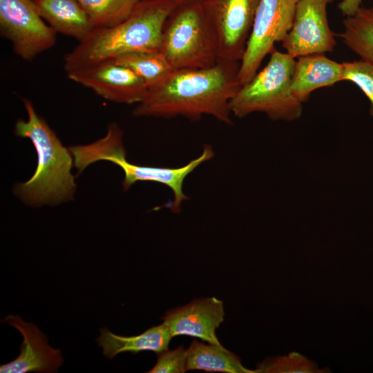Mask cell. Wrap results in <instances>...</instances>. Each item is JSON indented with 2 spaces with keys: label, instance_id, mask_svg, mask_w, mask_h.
<instances>
[{
  "label": "cell",
  "instance_id": "ba28073f",
  "mask_svg": "<svg viewBox=\"0 0 373 373\" xmlns=\"http://www.w3.org/2000/svg\"><path fill=\"white\" fill-rule=\"evenodd\" d=\"M0 32L13 52L28 61L52 48L57 33L45 23L32 0H0Z\"/></svg>",
  "mask_w": 373,
  "mask_h": 373
},
{
  "label": "cell",
  "instance_id": "277c9868",
  "mask_svg": "<svg viewBox=\"0 0 373 373\" xmlns=\"http://www.w3.org/2000/svg\"><path fill=\"white\" fill-rule=\"evenodd\" d=\"M122 137V130L113 122L108 124L103 137L89 144L70 146L68 149L73 157L74 166L78 173H82L96 162L109 161L122 169L124 173L122 187L124 191L139 181L164 184L171 189L173 194V200L167 207L175 213H179L182 202L188 199L183 191L184 180L201 164L213 157L212 147L206 145L199 157L181 167L142 166L128 161Z\"/></svg>",
  "mask_w": 373,
  "mask_h": 373
},
{
  "label": "cell",
  "instance_id": "7402d4cb",
  "mask_svg": "<svg viewBox=\"0 0 373 373\" xmlns=\"http://www.w3.org/2000/svg\"><path fill=\"white\" fill-rule=\"evenodd\" d=\"M316 365L297 353L266 359L255 372H320Z\"/></svg>",
  "mask_w": 373,
  "mask_h": 373
},
{
  "label": "cell",
  "instance_id": "e0dca14e",
  "mask_svg": "<svg viewBox=\"0 0 373 373\" xmlns=\"http://www.w3.org/2000/svg\"><path fill=\"white\" fill-rule=\"evenodd\" d=\"M186 370L225 373H255L245 368L240 358L222 345L193 340L186 349Z\"/></svg>",
  "mask_w": 373,
  "mask_h": 373
},
{
  "label": "cell",
  "instance_id": "d4e9b609",
  "mask_svg": "<svg viewBox=\"0 0 373 373\" xmlns=\"http://www.w3.org/2000/svg\"><path fill=\"white\" fill-rule=\"evenodd\" d=\"M169 1L174 2L177 5H180V4L193 3V2H202L204 0H169Z\"/></svg>",
  "mask_w": 373,
  "mask_h": 373
},
{
  "label": "cell",
  "instance_id": "ac0fdd59",
  "mask_svg": "<svg viewBox=\"0 0 373 373\" xmlns=\"http://www.w3.org/2000/svg\"><path fill=\"white\" fill-rule=\"evenodd\" d=\"M339 34L344 44L363 59L373 65V6L360 7L343 21Z\"/></svg>",
  "mask_w": 373,
  "mask_h": 373
},
{
  "label": "cell",
  "instance_id": "cb8c5ba5",
  "mask_svg": "<svg viewBox=\"0 0 373 373\" xmlns=\"http://www.w3.org/2000/svg\"><path fill=\"white\" fill-rule=\"evenodd\" d=\"M362 0H342L338 6L343 16L350 17L354 15L361 7Z\"/></svg>",
  "mask_w": 373,
  "mask_h": 373
},
{
  "label": "cell",
  "instance_id": "5b68a950",
  "mask_svg": "<svg viewBox=\"0 0 373 373\" xmlns=\"http://www.w3.org/2000/svg\"><path fill=\"white\" fill-rule=\"evenodd\" d=\"M269 55L266 66L233 97L230 108L234 117L262 113L274 121L291 122L301 116L303 104L291 89L296 58L276 48Z\"/></svg>",
  "mask_w": 373,
  "mask_h": 373
},
{
  "label": "cell",
  "instance_id": "4fadbf2b",
  "mask_svg": "<svg viewBox=\"0 0 373 373\" xmlns=\"http://www.w3.org/2000/svg\"><path fill=\"white\" fill-rule=\"evenodd\" d=\"M223 302L215 297L201 298L166 312L162 319L172 337L186 335L221 345L216 334L224 321Z\"/></svg>",
  "mask_w": 373,
  "mask_h": 373
},
{
  "label": "cell",
  "instance_id": "6da1fadb",
  "mask_svg": "<svg viewBox=\"0 0 373 373\" xmlns=\"http://www.w3.org/2000/svg\"><path fill=\"white\" fill-rule=\"evenodd\" d=\"M240 61L219 58L204 68L174 69L149 88L133 111L135 117L199 120L204 115L231 124V102L241 86Z\"/></svg>",
  "mask_w": 373,
  "mask_h": 373
},
{
  "label": "cell",
  "instance_id": "3957f363",
  "mask_svg": "<svg viewBox=\"0 0 373 373\" xmlns=\"http://www.w3.org/2000/svg\"><path fill=\"white\" fill-rule=\"evenodd\" d=\"M27 120L19 119L15 134L28 138L37 155V168L25 182L17 183L13 192L23 203L32 207L56 205L73 200L76 190L71 173L73 157L55 131L36 112L32 102L23 98Z\"/></svg>",
  "mask_w": 373,
  "mask_h": 373
},
{
  "label": "cell",
  "instance_id": "8992f818",
  "mask_svg": "<svg viewBox=\"0 0 373 373\" xmlns=\"http://www.w3.org/2000/svg\"><path fill=\"white\" fill-rule=\"evenodd\" d=\"M160 51L173 69L204 68L216 64L218 37L202 2L175 7L163 27Z\"/></svg>",
  "mask_w": 373,
  "mask_h": 373
},
{
  "label": "cell",
  "instance_id": "44dd1931",
  "mask_svg": "<svg viewBox=\"0 0 373 373\" xmlns=\"http://www.w3.org/2000/svg\"><path fill=\"white\" fill-rule=\"evenodd\" d=\"M343 65V81L356 85L370 101V114L373 117V65L361 59L346 61Z\"/></svg>",
  "mask_w": 373,
  "mask_h": 373
},
{
  "label": "cell",
  "instance_id": "8fae6325",
  "mask_svg": "<svg viewBox=\"0 0 373 373\" xmlns=\"http://www.w3.org/2000/svg\"><path fill=\"white\" fill-rule=\"evenodd\" d=\"M67 77L98 96L117 104L137 105L149 89L131 70L113 61L68 73Z\"/></svg>",
  "mask_w": 373,
  "mask_h": 373
},
{
  "label": "cell",
  "instance_id": "2e32d148",
  "mask_svg": "<svg viewBox=\"0 0 373 373\" xmlns=\"http://www.w3.org/2000/svg\"><path fill=\"white\" fill-rule=\"evenodd\" d=\"M172 338L168 327L162 323L132 336L117 335L104 327L100 329V335L96 341L102 350V354L107 358L113 359L122 352L136 354L142 351H153L159 354L168 349Z\"/></svg>",
  "mask_w": 373,
  "mask_h": 373
},
{
  "label": "cell",
  "instance_id": "7c38bea8",
  "mask_svg": "<svg viewBox=\"0 0 373 373\" xmlns=\"http://www.w3.org/2000/svg\"><path fill=\"white\" fill-rule=\"evenodd\" d=\"M2 323L16 328L23 336L19 355L0 366L1 373L56 372L64 358L59 349L50 347L47 337L32 323L8 315Z\"/></svg>",
  "mask_w": 373,
  "mask_h": 373
},
{
  "label": "cell",
  "instance_id": "7a4b0ae2",
  "mask_svg": "<svg viewBox=\"0 0 373 373\" xmlns=\"http://www.w3.org/2000/svg\"><path fill=\"white\" fill-rule=\"evenodd\" d=\"M177 6L169 0H142L119 23L94 28L64 57L66 73L135 51L160 50L164 23Z\"/></svg>",
  "mask_w": 373,
  "mask_h": 373
},
{
  "label": "cell",
  "instance_id": "5bb4252c",
  "mask_svg": "<svg viewBox=\"0 0 373 373\" xmlns=\"http://www.w3.org/2000/svg\"><path fill=\"white\" fill-rule=\"evenodd\" d=\"M342 76V63L329 59L323 53L301 56L296 60L291 89L294 96L303 104L313 91L343 81Z\"/></svg>",
  "mask_w": 373,
  "mask_h": 373
},
{
  "label": "cell",
  "instance_id": "603a6c76",
  "mask_svg": "<svg viewBox=\"0 0 373 373\" xmlns=\"http://www.w3.org/2000/svg\"><path fill=\"white\" fill-rule=\"evenodd\" d=\"M186 350L179 346L157 354V360L149 373H184L186 372Z\"/></svg>",
  "mask_w": 373,
  "mask_h": 373
},
{
  "label": "cell",
  "instance_id": "9a60e30c",
  "mask_svg": "<svg viewBox=\"0 0 373 373\" xmlns=\"http://www.w3.org/2000/svg\"><path fill=\"white\" fill-rule=\"evenodd\" d=\"M41 17L57 32L81 41L94 29L78 0H32Z\"/></svg>",
  "mask_w": 373,
  "mask_h": 373
},
{
  "label": "cell",
  "instance_id": "d6986e66",
  "mask_svg": "<svg viewBox=\"0 0 373 373\" xmlns=\"http://www.w3.org/2000/svg\"><path fill=\"white\" fill-rule=\"evenodd\" d=\"M135 73L148 88L167 76L174 69L160 50H140L111 60Z\"/></svg>",
  "mask_w": 373,
  "mask_h": 373
},
{
  "label": "cell",
  "instance_id": "9c48e42d",
  "mask_svg": "<svg viewBox=\"0 0 373 373\" xmlns=\"http://www.w3.org/2000/svg\"><path fill=\"white\" fill-rule=\"evenodd\" d=\"M260 0H204L205 13L218 40L220 58L240 61Z\"/></svg>",
  "mask_w": 373,
  "mask_h": 373
},
{
  "label": "cell",
  "instance_id": "30bf717a",
  "mask_svg": "<svg viewBox=\"0 0 373 373\" xmlns=\"http://www.w3.org/2000/svg\"><path fill=\"white\" fill-rule=\"evenodd\" d=\"M334 0H299L292 26L282 46L294 58L332 52L334 34L327 20V8Z\"/></svg>",
  "mask_w": 373,
  "mask_h": 373
},
{
  "label": "cell",
  "instance_id": "ffe728a7",
  "mask_svg": "<svg viewBox=\"0 0 373 373\" xmlns=\"http://www.w3.org/2000/svg\"><path fill=\"white\" fill-rule=\"evenodd\" d=\"M142 0H78L94 28L111 27L128 18Z\"/></svg>",
  "mask_w": 373,
  "mask_h": 373
},
{
  "label": "cell",
  "instance_id": "52a82bcc",
  "mask_svg": "<svg viewBox=\"0 0 373 373\" xmlns=\"http://www.w3.org/2000/svg\"><path fill=\"white\" fill-rule=\"evenodd\" d=\"M299 0H260L245 50L240 61L241 85L257 73L264 58L290 30Z\"/></svg>",
  "mask_w": 373,
  "mask_h": 373
}]
</instances>
